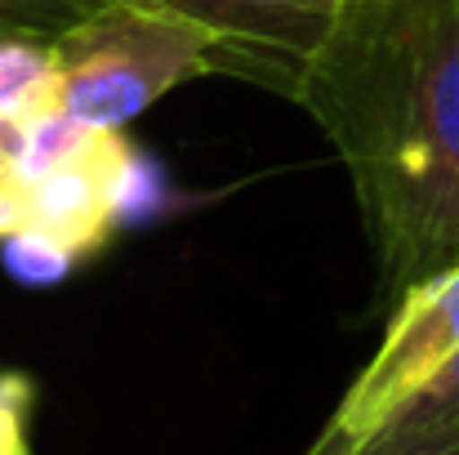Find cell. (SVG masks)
Listing matches in <instances>:
<instances>
[{"mask_svg": "<svg viewBox=\"0 0 459 455\" xmlns=\"http://www.w3.org/2000/svg\"><path fill=\"white\" fill-rule=\"evenodd\" d=\"M290 99L343 161L393 303L459 264V0H348Z\"/></svg>", "mask_w": 459, "mask_h": 455, "instance_id": "cell-1", "label": "cell"}, {"mask_svg": "<svg viewBox=\"0 0 459 455\" xmlns=\"http://www.w3.org/2000/svg\"><path fill=\"white\" fill-rule=\"evenodd\" d=\"M58 108L126 130L169 90L223 72V40L165 0H99L49 40Z\"/></svg>", "mask_w": 459, "mask_h": 455, "instance_id": "cell-2", "label": "cell"}, {"mask_svg": "<svg viewBox=\"0 0 459 455\" xmlns=\"http://www.w3.org/2000/svg\"><path fill=\"white\" fill-rule=\"evenodd\" d=\"M459 353V264L420 282L393 303L388 330L375 357L361 366L330 424L304 455H348L411 389H420L442 362Z\"/></svg>", "mask_w": 459, "mask_h": 455, "instance_id": "cell-3", "label": "cell"}, {"mask_svg": "<svg viewBox=\"0 0 459 455\" xmlns=\"http://www.w3.org/2000/svg\"><path fill=\"white\" fill-rule=\"evenodd\" d=\"M139 183V156L121 130H103L90 148L40 179L18 188L22 228L58 246L72 264L108 246L121 214L130 210V188Z\"/></svg>", "mask_w": 459, "mask_h": 455, "instance_id": "cell-4", "label": "cell"}, {"mask_svg": "<svg viewBox=\"0 0 459 455\" xmlns=\"http://www.w3.org/2000/svg\"><path fill=\"white\" fill-rule=\"evenodd\" d=\"M223 40V76L295 94L307 58L348 0H165Z\"/></svg>", "mask_w": 459, "mask_h": 455, "instance_id": "cell-5", "label": "cell"}, {"mask_svg": "<svg viewBox=\"0 0 459 455\" xmlns=\"http://www.w3.org/2000/svg\"><path fill=\"white\" fill-rule=\"evenodd\" d=\"M451 424H459V353L451 362H442L420 389H411L348 455H370V451H384V447H402L411 438H429V433H442Z\"/></svg>", "mask_w": 459, "mask_h": 455, "instance_id": "cell-6", "label": "cell"}, {"mask_svg": "<svg viewBox=\"0 0 459 455\" xmlns=\"http://www.w3.org/2000/svg\"><path fill=\"white\" fill-rule=\"evenodd\" d=\"M54 103H58V76H54L49 40L4 36L0 40V117L27 121Z\"/></svg>", "mask_w": 459, "mask_h": 455, "instance_id": "cell-7", "label": "cell"}, {"mask_svg": "<svg viewBox=\"0 0 459 455\" xmlns=\"http://www.w3.org/2000/svg\"><path fill=\"white\" fill-rule=\"evenodd\" d=\"M94 4L99 0H0V40L4 36L54 40Z\"/></svg>", "mask_w": 459, "mask_h": 455, "instance_id": "cell-8", "label": "cell"}, {"mask_svg": "<svg viewBox=\"0 0 459 455\" xmlns=\"http://www.w3.org/2000/svg\"><path fill=\"white\" fill-rule=\"evenodd\" d=\"M0 246H4V268L18 282H27V286H49V282H58L72 268V259L58 246H49V241H40L31 232H13Z\"/></svg>", "mask_w": 459, "mask_h": 455, "instance_id": "cell-9", "label": "cell"}, {"mask_svg": "<svg viewBox=\"0 0 459 455\" xmlns=\"http://www.w3.org/2000/svg\"><path fill=\"white\" fill-rule=\"evenodd\" d=\"M36 407V384L22 371H0V455H31L27 420Z\"/></svg>", "mask_w": 459, "mask_h": 455, "instance_id": "cell-10", "label": "cell"}, {"mask_svg": "<svg viewBox=\"0 0 459 455\" xmlns=\"http://www.w3.org/2000/svg\"><path fill=\"white\" fill-rule=\"evenodd\" d=\"M370 455H459V424L442 429V433H429V438H411L402 447H384V451Z\"/></svg>", "mask_w": 459, "mask_h": 455, "instance_id": "cell-11", "label": "cell"}, {"mask_svg": "<svg viewBox=\"0 0 459 455\" xmlns=\"http://www.w3.org/2000/svg\"><path fill=\"white\" fill-rule=\"evenodd\" d=\"M22 228V201H18V188L0 183V241L13 237Z\"/></svg>", "mask_w": 459, "mask_h": 455, "instance_id": "cell-12", "label": "cell"}, {"mask_svg": "<svg viewBox=\"0 0 459 455\" xmlns=\"http://www.w3.org/2000/svg\"><path fill=\"white\" fill-rule=\"evenodd\" d=\"M13 174V121L0 117V183H9Z\"/></svg>", "mask_w": 459, "mask_h": 455, "instance_id": "cell-13", "label": "cell"}]
</instances>
